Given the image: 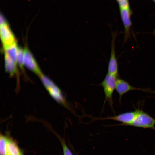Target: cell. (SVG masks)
Segmentation results:
<instances>
[{
    "label": "cell",
    "instance_id": "cell-7",
    "mask_svg": "<svg viewBox=\"0 0 155 155\" xmlns=\"http://www.w3.org/2000/svg\"><path fill=\"white\" fill-rule=\"evenodd\" d=\"M120 13L124 28V41L126 42L130 37V29L132 24L131 18L132 12L129 7L120 9Z\"/></svg>",
    "mask_w": 155,
    "mask_h": 155
},
{
    "label": "cell",
    "instance_id": "cell-5",
    "mask_svg": "<svg viewBox=\"0 0 155 155\" xmlns=\"http://www.w3.org/2000/svg\"><path fill=\"white\" fill-rule=\"evenodd\" d=\"M137 109L133 111L127 112L119 114L114 116L108 117L105 118H94V120H104L105 119L112 120L118 121L121 123L117 124L116 125L129 126L132 122L136 116Z\"/></svg>",
    "mask_w": 155,
    "mask_h": 155
},
{
    "label": "cell",
    "instance_id": "cell-8",
    "mask_svg": "<svg viewBox=\"0 0 155 155\" xmlns=\"http://www.w3.org/2000/svg\"><path fill=\"white\" fill-rule=\"evenodd\" d=\"M0 35L3 48L16 42L15 36L8 23L0 25Z\"/></svg>",
    "mask_w": 155,
    "mask_h": 155
},
{
    "label": "cell",
    "instance_id": "cell-2",
    "mask_svg": "<svg viewBox=\"0 0 155 155\" xmlns=\"http://www.w3.org/2000/svg\"><path fill=\"white\" fill-rule=\"evenodd\" d=\"M137 110L136 116L128 126L150 129L155 131V119L142 110Z\"/></svg>",
    "mask_w": 155,
    "mask_h": 155
},
{
    "label": "cell",
    "instance_id": "cell-18",
    "mask_svg": "<svg viewBox=\"0 0 155 155\" xmlns=\"http://www.w3.org/2000/svg\"><path fill=\"white\" fill-rule=\"evenodd\" d=\"M155 3V0H152Z\"/></svg>",
    "mask_w": 155,
    "mask_h": 155
},
{
    "label": "cell",
    "instance_id": "cell-17",
    "mask_svg": "<svg viewBox=\"0 0 155 155\" xmlns=\"http://www.w3.org/2000/svg\"><path fill=\"white\" fill-rule=\"evenodd\" d=\"M0 25L8 23L3 15L1 13L0 17Z\"/></svg>",
    "mask_w": 155,
    "mask_h": 155
},
{
    "label": "cell",
    "instance_id": "cell-14",
    "mask_svg": "<svg viewBox=\"0 0 155 155\" xmlns=\"http://www.w3.org/2000/svg\"><path fill=\"white\" fill-rule=\"evenodd\" d=\"M8 139L7 137L1 134L0 135V155H6V147Z\"/></svg>",
    "mask_w": 155,
    "mask_h": 155
},
{
    "label": "cell",
    "instance_id": "cell-11",
    "mask_svg": "<svg viewBox=\"0 0 155 155\" xmlns=\"http://www.w3.org/2000/svg\"><path fill=\"white\" fill-rule=\"evenodd\" d=\"M6 155H22L17 144L13 140L8 139L6 147Z\"/></svg>",
    "mask_w": 155,
    "mask_h": 155
},
{
    "label": "cell",
    "instance_id": "cell-6",
    "mask_svg": "<svg viewBox=\"0 0 155 155\" xmlns=\"http://www.w3.org/2000/svg\"><path fill=\"white\" fill-rule=\"evenodd\" d=\"M116 32L112 33L111 52L108 64V73L118 78V65L115 52V40Z\"/></svg>",
    "mask_w": 155,
    "mask_h": 155
},
{
    "label": "cell",
    "instance_id": "cell-9",
    "mask_svg": "<svg viewBox=\"0 0 155 155\" xmlns=\"http://www.w3.org/2000/svg\"><path fill=\"white\" fill-rule=\"evenodd\" d=\"M24 49V65L40 77L43 73L34 56L28 48H25Z\"/></svg>",
    "mask_w": 155,
    "mask_h": 155
},
{
    "label": "cell",
    "instance_id": "cell-15",
    "mask_svg": "<svg viewBox=\"0 0 155 155\" xmlns=\"http://www.w3.org/2000/svg\"><path fill=\"white\" fill-rule=\"evenodd\" d=\"M62 148L63 155H74L67 145L65 141L60 138Z\"/></svg>",
    "mask_w": 155,
    "mask_h": 155
},
{
    "label": "cell",
    "instance_id": "cell-1",
    "mask_svg": "<svg viewBox=\"0 0 155 155\" xmlns=\"http://www.w3.org/2000/svg\"><path fill=\"white\" fill-rule=\"evenodd\" d=\"M40 78L51 96L58 103L68 109H71L60 88L51 80L43 74Z\"/></svg>",
    "mask_w": 155,
    "mask_h": 155
},
{
    "label": "cell",
    "instance_id": "cell-13",
    "mask_svg": "<svg viewBox=\"0 0 155 155\" xmlns=\"http://www.w3.org/2000/svg\"><path fill=\"white\" fill-rule=\"evenodd\" d=\"M24 49L18 47L17 58V64L21 69H23L24 65Z\"/></svg>",
    "mask_w": 155,
    "mask_h": 155
},
{
    "label": "cell",
    "instance_id": "cell-10",
    "mask_svg": "<svg viewBox=\"0 0 155 155\" xmlns=\"http://www.w3.org/2000/svg\"><path fill=\"white\" fill-rule=\"evenodd\" d=\"M4 61L5 71L11 77L16 74L18 72L17 63L5 54Z\"/></svg>",
    "mask_w": 155,
    "mask_h": 155
},
{
    "label": "cell",
    "instance_id": "cell-3",
    "mask_svg": "<svg viewBox=\"0 0 155 155\" xmlns=\"http://www.w3.org/2000/svg\"><path fill=\"white\" fill-rule=\"evenodd\" d=\"M118 78L107 73L100 84L103 88L105 94L104 104L108 101L112 109L113 103L112 96L113 92L115 89L116 82Z\"/></svg>",
    "mask_w": 155,
    "mask_h": 155
},
{
    "label": "cell",
    "instance_id": "cell-16",
    "mask_svg": "<svg viewBox=\"0 0 155 155\" xmlns=\"http://www.w3.org/2000/svg\"><path fill=\"white\" fill-rule=\"evenodd\" d=\"M119 9L128 8L130 7L129 0H116Z\"/></svg>",
    "mask_w": 155,
    "mask_h": 155
},
{
    "label": "cell",
    "instance_id": "cell-4",
    "mask_svg": "<svg viewBox=\"0 0 155 155\" xmlns=\"http://www.w3.org/2000/svg\"><path fill=\"white\" fill-rule=\"evenodd\" d=\"M115 90L119 94L120 102L123 95L130 91L139 90L144 92L155 93V91H152L150 88L142 89L134 87L131 85L127 82L119 78H117L116 81Z\"/></svg>",
    "mask_w": 155,
    "mask_h": 155
},
{
    "label": "cell",
    "instance_id": "cell-12",
    "mask_svg": "<svg viewBox=\"0 0 155 155\" xmlns=\"http://www.w3.org/2000/svg\"><path fill=\"white\" fill-rule=\"evenodd\" d=\"M18 48L16 42L8 47L4 48L5 54L8 56L16 63Z\"/></svg>",
    "mask_w": 155,
    "mask_h": 155
}]
</instances>
